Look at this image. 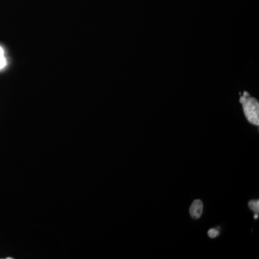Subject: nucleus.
Returning <instances> with one entry per match:
<instances>
[{
    "label": "nucleus",
    "mask_w": 259,
    "mask_h": 259,
    "mask_svg": "<svg viewBox=\"0 0 259 259\" xmlns=\"http://www.w3.org/2000/svg\"><path fill=\"white\" fill-rule=\"evenodd\" d=\"M203 212V204L200 200H196L192 204L189 209L190 215L192 218L199 219Z\"/></svg>",
    "instance_id": "obj_2"
},
{
    "label": "nucleus",
    "mask_w": 259,
    "mask_h": 259,
    "mask_svg": "<svg viewBox=\"0 0 259 259\" xmlns=\"http://www.w3.org/2000/svg\"><path fill=\"white\" fill-rule=\"evenodd\" d=\"M6 65V60L4 56V51L2 48L0 47V69L4 67Z\"/></svg>",
    "instance_id": "obj_4"
},
{
    "label": "nucleus",
    "mask_w": 259,
    "mask_h": 259,
    "mask_svg": "<svg viewBox=\"0 0 259 259\" xmlns=\"http://www.w3.org/2000/svg\"><path fill=\"white\" fill-rule=\"evenodd\" d=\"M219 234H220V232H219L218 230H216V229H215V228L210 229V230H209V231H208V235L211 238H216V237L218 236Z\"/></svg>",
    "instance_id": "obj_5"
},
{
    "label": "nucleus",
    "mask_w": 259,
    "mask_h": 259,
    "mask_svg": "<svg viewBox=\"0 0 259 259\" xmlns=\"http://www.w3.org/2000/svg\"><path fill=\"white\" fill-rule=\"evenodd\" d=\"M243 104L244 114L249 123L258 126L259 124V104L255 98L250 97L249 94L245 91L240 99Z\"/></svg>",
    "instance_id": "obj_1"
},
{
    "label": "nucleus",
    "mask_w": 259,
    "mask_h": 259,
    "mask_svg": "<svg viewBox=\"0 0 259 259\" xmlns=\"http://www.w3.org/2000/svg\"><path fill=\"white\" fill-rule=\"evenodd\" d=\"M254 218H255V219H257V218H258V214H255V217H254Z\"/></svg>",
    "instance_id": "obj_6"
},
{
    "label": "nucleus",
    "mask_w": 259,
    "mask_h": 259,
    "mask_svg": "<svg viewBox=\"0 0 259 259\" xmlns=\"http://www.w3.org/2000/svg\"><path fill=\"white\" fill-rule=\"evenodd\" d=\"M249 208L251 210H253L254 213L256 214L258 213L259 212V201L258 200H250L248 202Z\"/></svg>",
    "instance_id": "obj_3"
}]
</instances>
